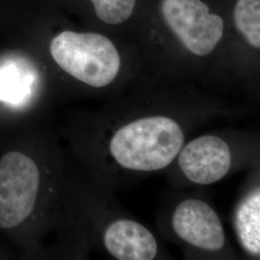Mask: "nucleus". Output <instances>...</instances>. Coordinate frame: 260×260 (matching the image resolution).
Returning a JSON list of instances; mask_svg holds the SVG:
<instances>
[{
  "label": "nucleus",
  "instance_id": "f257e3e1",
  "mask_svg": "<svg viewBox=\"0 0 260 260\" xmlns=\"http://www.w3.org/2000/svg\"><path fill=\"white\" fill-rule=\"evenodd\" d=\"M184 144V133L169 117L153 116L131 121L112 137V157L122 168L153 172L169 166Z\"/></svg>",
  "mask_w": 260,
  "mask_h": 260
},
{
  "label": "nucleus",
  "instance_id": "f03ea898",
  "mask_svg": "<svg viewBox=\"0 0 260 260\" xmlns=\"http://www.w3.org/2000/svg\"><path fill=\"white\" fill-rule=\"evenodd\" d=\"M48 48L61 70L91 87H105L119 74V52L111 41L101 34L64 30L51 39Z\"/></svg>",
  "mask_w": 260,
  "mask_h": 260
},
{
  "label": "nucleus",
  "instance_id": "7ed1b4c3",
  "mask_svg": "<svg viewBox=\"0 0 260 260\" xmlns=\"http://www.w3.org/2000/svg\"><path fill=\"white\" fill-rule=\"evenodd\" d=\"M40 182L37 164L27 154L13 150L0 158V229H14L31 215Z\"/></svg>",
  "mask_w": 260,
  "mask_h": 260
},
{
  "label": "nucleus",
  "instance_id": "20e7f679",
  "mask_svg": "<svg viewBox=\"0 0 260 260\" xmlns=\"http://www.w3.org/2000/svg\"><path fill=\"white\" fill-rule=\"evenodd\" d=\"M161 10L166 23L195 55L210 54L223 37V19L210 14L202 0H163Z\"/></svg>",
  "mask_w": 260,
  "mask_h": 260
},
{
  "label": "nucleus",
  "instance_id": "39448f33",
  "mask_svg": "<svg viewBox=\"0 0 260 260\" xmlns=\"http://www.w3.org/2000/svg\"><path fill=\"white\" fill-rule=\"evenodd\" d=\"M178 154L179 167L185 177L201 185L221 180L232 166L230 146L214 135H204L191 141Z\"/></svg>",
  "mask_w": 260,
  "mask_h": 260
},
{
  "label": "nucleus",
  "instance_id": "423d86ee",
  "mask_svg": "<svg viewBox=\"0 0 260 260\" xmlns=\"http://www.w3.org/2000/svg\"><path fill=\"white\" fill-rule=\"evenodd\" d=\"M172 223L177 235L194 247L217 251L224 246V232L219 216L203 201L189 199L179 204Z\"/></svg>",
  "mask_w": 260,
  "mask_h": 260
},
{
  "label": "nucleus",
  "instance_id": "0eeeda50",
  "mask_svg": "<svg viewBox=\"0 0 260 260\" xmlns=\"http://www.w3.org/2000/svg\"><path fill=\"white\" fill-rule=\"evenodd\" d=\"M105 248L119 260H151L157 254V243L148 229L131 220H118L108 225Z\"/></svg>",
  "mask_w": 260,
  "mask_h": 260
},
{
  "label": "nucleus",
  "instance_id": "6e6552de",
  "mask_svg": "<svg viewBox=\"0 0 260 260\" xmlns=\"http://www.w3.org/2000/svg\"><path fill=\"white\" fill-rule=\"evenodd\" d=\"M234 226L242 248L251 255L260 253V192L255 189L238 205Z\"/></svg>",
  "mask_w": 260,
  "mask_h": 260
},
{
  "label": "nucleus",
  "instance_id": "1a4fd4ad",
  "mask_svg": "<svg viewBox=\"0 0 260 260\" xmlns=\"http://www.w3.org/2000/svg\"><path fill=\"white\" fill-rule=\"evenodd\" d=\"M233 18L239 32L251 47H260V0H238Z\"/></svg>",
  "mask_w": 260,
  "mask_h": 260
},
{
  "label": "nucleus",
  "instance_id": "9d476101",
  "mask_svg": "<svg viewBox=\"0 0 260 260\" xmlns=\"http://www.w3.org/2000/svg\"><path fill=\"white\" fill-rule=\"evenodd\" d=\"M96 17L105 23L120 24L129 19L136 0H90Z\"/></svg>",
  "mask_w": 260,
  "mask_h": 260
}]
</instances>
